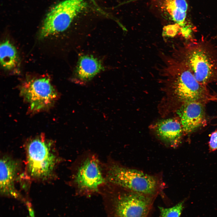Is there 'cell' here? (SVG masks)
Returning <instances> with one entry per match:
<instances>
[{"label": "cell", "mask_w": 217, "mask_h": 217, "mask_svg": "<svg viewBox=\"0 0 217 217\" xmlns=\"http://www.w3.org/2000/svg\"><path fill=\"white\" fill-rule=\"evenodd\" d=\"M0 63L5 69L10 70L16 68L19 63V58L15 47L9 41L1 44Z\"/></svg>", "instance_id": "5bb4252c"}, {"label": "cell", "mask_w": 217, "mask_h": 217, "mask_svg": "<svg viewBox=\"0 0 217 217\" xmlns=\"http://www.w3.org/2000/svg\"><path fill=\"white\" fill-rule=\"evenodd\" d=\"M163 70V72L171 77L174 92L180 100L184 103L201 101L205 98V86L197 80L183 62L175 58L171 59Z\"/></svg>", "instance_id": "277c9868"}, {"label": "cell", "mask_w": 217, "mask_h": 217, "mask_svg": "<svg viewBox=\"0 0 217 217\" xmlns=\"http://www.w3.org/2000/svg\"><path fill=\"white\" fill-rule=\"evenodd\" d=\"M26 167L32 178L46 180L54 176L58 158L53 143L40 136L30 140L26 146Z\"/></svg>", "instance_id": "7a4b0ae2"}, {"label": "cell", "mask_w": 217, "mask_h": 217, "mask_svg": "<svg viewBox=\"0 0 217 217\" xmlns=\"http://www.w3.org/2000/svg\"><path fill=\"white\" fill-rule=\"evenodd\" d=\"M106 178L124 190L155 197L162 186L161 181L156 176L116 164L108 167Z\"/></svg>", "instance_id": "3957f363"}, {"label": "cell", "mask_w": 217, "mask_h": 217, "mask_svg": "<svg viewBox=\"0 0 217 217\" xmlns=\"http://www.w3.org/2000/svg\"><path fill=\"white\" fill-rule=\"evenodd\" d=\"M183 203L184 202H181L169 208L159 207V217H180L183 208Z\"/></svg>", "instance_id": "9a60e30c"}, {"label": "cell", "mask_w": 217, "mask_h": 217, "mask_svg": "<svg viewBox=\"0 0 217 217\" xmlns=\"http://www.w3.org/2000/svg\"><path fill=\"white\" fill-rule=\"evenodd\" d=\"M184 132L190 133L200 126L204 120V107L200 101L184 102L178 111Z\"/></svg>", "instance_id": "30bf717a"}, {"label": "cell", "mask_w": 217, "mask_h": 217, "mask_svg": "<svg viewBox=\"0 0 217 217\" xmlns=\"http://www.w3.org/2000/svg\"><path fill=\"white\" fill-rule=\"evenodd\" d=\"M92 0V1H93V0Z\"/></svg>", "instance_id": "e0dca14e"}, {"label": "cell", "mask_w": 217, "mask_h": 217, "mask_svg": "<svg viewBox=\"0 0 217 217\" xmlns=\"http://www.w3.org/2000/svg\"><path fill=\"white\" fill-rule=\"evenodd\" d=\"M101 61L93 56L83 55L79 58L74 71L75 79L82 82H87L104 70Z\"/></svg>", "instance_id": "7c38bea8"}, {"label": "cell", "mask_w": 217, "mask_h": 217, "mask_svg": "<svg viewBox=\"0 0 217 217\" xmlns=\"http://www.w3.org/2000/svg\"><path fill=\"white\" fill-rule=\"evenodd\" d=\"M20 166L18 162L9 156H4L1 159L0 188L2 195L20 197L15 184L19 178Z\"/></svg>", "instance_id": "9c48e42d"}, {"label": "cell", "mask_w": 217, "mask_h": 217, "mask_svg": "<svg viewBox=\"0 0 217 217\" xmlns=\"http://www.w3.org/2000/svg\"><path fill=\"white\" fill-rule=\"evenodd\" d=\"M174 58L185 64L204 86L217 79V52L208 42L186 43L177 51Z\"/></svg>", "instance_id": "6da1fadb"}, {"label": "cell", "mask_w": 217, "mask_h": 217, "mask_svg": "<svg viewBox=\"0 0 217 217\" xmlns=\"http://www.w3.org/2000/svg\"><path fill=\"white\" fill-rule=\"evenodd\" d=\"M86 6V3L83 0H65L57 4L46 15L41 27L40 38L43 39L66 31Z\"/></svg>", "instance_id": "5b68a950"}, {"label": "cell", "mask_w": 217, "mask_h": 217, "mask_svg": "<svg viewBox=\"0 0 217 217\" xmlns=\"http://www.w3.org/2000/svg\"><path fill=\"white\" fill-rule=\"evenodd\" d=\"M105 181L99 161L94 157L84 160L78 168L74 178L77 188L86 192L97 191Z\"/></svg>", "instance_id": "ba28073f"}, {"label": "cell", "mask_w": 217, "mask_h": 217, "mask_svg": "<svg viewBox=\"0 0 217 217\" xmlns=\"http://www.w3.org/2000/svg\"><path fill=\"white\" fill-rule=\"evenodd\" d=\"M20 90V95L33 111L48 108L58 97L50 79L47 77L27 80L22 84Z\"/></svg>", "instance_id": "8992f818"}, {"label": "cell", "mask_w": 217, "mask_h": 217, "mask_svg": "<svg viewBox=\"0 0 217 217\" xmlns=\"http://www.w3.org/2000/svg\"><path fill=\"white\" fill-rule=\"evenodd\" d=\"M155 130L158 137L171 147H175L180 141L184 131L180 121L169 118L158 122Z\"/></svg>", "instance_id": "8fae6325"}, {"label": "cell", "mask_w": 217, "mask_h": 217, "mask_svg": "<svg viewBox=\"0 0 217 217\" xmlns=\"http://www.w3.org/2000/svg\"><path fill=\"white\" fill-rule=\"evenodd\" d=\"M125 190L116 200V217H146L156 197Z\"/></svg>", "instance_id": "52a82bcc"}, {"label": "cell", "mask_w": 217, "mask_h": 217, "mask_svg": "<svg viewBox=\"0 0 217 217\" xmlns=\"http://www.w3.org/2000/svg\"><path fill=\"white\" fill-rule=\"evenodd\" d=\"M209 146V150L211 151L217 149V130L213 132L211 134Z\"/></svg>", "instance_id": "2e32d148"}, {"label": "cell", "mask_w": 217, "mask_h": 217, "mask_svg": "<svg viewBox=\"0 0 217 217\" xmlns=\"http://www.w3.org/2000/svg\"><path fill=\"white\" fill-rule=\"evenodd\" d=\"M165 9L172 20L182 28L185 26L188 4L186 0H165Z\"/></svg>", "instance_id": "4fadbf2b"}]
</instances>
